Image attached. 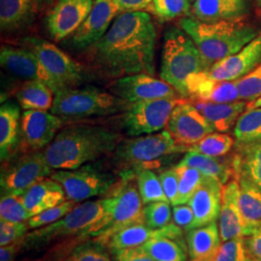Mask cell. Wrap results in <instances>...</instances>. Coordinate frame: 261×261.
Listing matches in <instances>:
<instances>
[{
  "label": "cell",
  "mask_w": 261,
  "mask_h": 261,
  "mask_svg": "<svg viewBox=\"0 0 261 261\" xmlns=\"http://www.w3.org/2000/svg\"><path fill=\"white\" fill-rule=\"evenodd\" d=\"M157 31L149 13L117 15L108 32L91 48L94 62L107 75H155Z\"/></svg>",
  "instance_id": "obj_1"
},
{
  "label": "cell",
  "mask_w": 261,
  "mask_h": 261,
  "mask_svg": "<svg viewBox=\"0 0 261 261\" xmlns=\"http://www.w3.org/2000/svg\"><path fill=\"white\" fill-rule=\"evenodd\" d=\"M121 140L111 128L79 123L64 126L43 152L54 170L75 169L112 155Z\"/></svg>",
  "instance_id": "obj_2"
},
{
  "label": "cell",
  "mask_w": 261,
  "mask_h": 261,
  "mask_svg": "<svg viewBox=\"0 0 261 261\" xmlns=\"http://www.w3.org/2000/svg\"><path fill=\"white\" fill-rule=\"evenodd\" d=\"M178 27L192 38L210 67L237 54L260 33L259 29L241 19L207 22L185 17L179 19Z\"/></svg>",
  "instance_id": "obj_3"
},
{
  "label": "cell",
  "mask_w": 261,
  "mask_h": 261,
  "mask_svg": "<svg viewBox=\"0 0 261 261\" xmlns=\"http://www.w3.org/2000/svg\"><path fill=\"white\" fill-rule=\"evenodd\" d=\"M168 130L122 140L112 152V164L122 180L136 178L143 169L157 168L159 162L171 154L185 152Z\"/></svg>",
  "instance_id": "obj_4"
},
{
  "label": "cell",
  "mask_w": 261,
  "mask_h": 261,
  "mask_svg": "<svg viewBox=\"0 0 261 261\" xmlns=\"http://www.w3.org/2000/svg\"><path fill=\"white\" fill-rule=\"evenodd\" d=\"M209 68L192 38L183 29L168 28L164 34L161 56L160 77L163 81L170 84L180 97L188 98L189 76Z\"/></svg>",
  "instance_id": "obj_5"
},
{
  "label": "cell",
  "mask_w": 261,
  "mask_h": 261,
  "mask_svg": "<svg viewBox=\"0 0 261 261\" xmlns=\"http://www.w3.org/2000/svg\"><path fill=\"white\" fill-rule=\"evenodd\" d=\"M114 203L115 196L112 192L103 198L86 200L77 204L70 213L56 223L25 234L21 246L30 249L43 247L48 243L69 236L89 235V231L95 224L112 213Z\"/></svg>",
  "instance_id": "obj_6"
},
{
  "label": "cell",
  "mask_w": 261,
  "mask_h": 261,
  "mask_svg": "<svg viewBox=\"0 0 261 261\" xmlns=\"http://www.w3.org/2000/svg\"><path fill=\"white\" fill-rule=\"evenodd\" d=\"M130 105L110 91L88 85L55 94L50 112L64 120H76L118 114L127 111Z\"/></svg>",
  "instance_id": "obj_7"
},
{
  "label": "cell",
  "mask_w": 261,
  "mask_h": 261,
  "mask_svg": "<svg viewBox=\"0 0 261 261\" xmlns=\"http://www.w3.org/2000/svg\"><path fill=\"white\" fill-rule=\"evenodd\" d=\"M49 177L64 188L67 199L76 203L95 196H103L117 186L121 178L102 163H88L75 169L55 170Z\"/></svg>",
  "instance_id": "obj_8"
},
{
  "label": "cell",
  "mask_w": 261,
  "mask_h": 261,
  "mask_svg": "<svg viewBox=\"0 0 261 261\" xmlns=\"http://www.w3.org/2000/svg\"><path fill=\"white\" fill-rule=\"evenodd\" d=\"M115 203L112 213L94 225L89 236H96L98 242H106L112 234L123 228L143 222V203L136 178L122 180L112 191Z\"/></svg>",
  "instance_id": "obj_9"
},
{
  "label": "cell",
  "mask_w": 261,
  "mask_h": 261,
  "mask_svg": "<svg viewBox=\"0 0 261 261\" xmlns=\"http://www.w3.org/2000/svg\"><path fill=\"white\" fill-rule=\"evenodd\" d=\"M25 47L32 50L50 76L55 94L69 88H75L87 80L88 75L83 66L67 56L55 44L38 37L24 38Z\"/></svg>",
  "instance_id": "obj_10"
},
{
  "label": "cell",
  "mask_w": 261,
  "mask_h": 261,
  "mask_svg": "<svg viewBox=\"0 0 261 261\" xmlns=\"http://www.w3.org/2000/svg\"><path fill=\"white\" fill-rule=\"evenodd\" d=\"M184 99L163 98L130 103L122 114V130L130 137H140L163 130L173 109Z\"/></svg>",
  "instance_id": "obj_11"
},
{
  "label": "cell",
  "mask_w": 261,
  "mask_h": 261,
  "mask_svg": "<svg viewBox=\"0 0 261 261\" xmlns=\"http://www.w3.org/2000/svg\"><path fill=\"white\" fill-rule=\"evenodd\" d=\"M9 160L1 171V196H22L29 188L55 171L47 165L43 151H28Z\"/></svg>",
  "instance_id": "obj_12"
},
{
  "label": "cell",
  "mask_w": 261,
  "mask_h": 261,
  "mask_svg": "<svg viewBox=\"0 0 261 261\" xmlns=\"http://www.w3.org/2000/svg\"><path fill=\"white\" fill-rule=\"evenodd\" d=\"M167 130L179 145L187 149L215 132L201 112L193 103L183 100L173 109L170 114ZM188 151V150H187Z\"/></svg>",
  "instance_id": "obj_13"
},
{
  "label": "cell",
  "mask_w": 261,
  "mask_h": 261,
  "mask_svg": "<svg viewBox=\"0 0 261 261\" xmlns=\"http://www.w3.org/2000/svg\"><path fill=\"white\" fill-rule=\"evenodd\" d=\"M109 91L133 103L163 98H177L176 90L162 79L146 74H136L116 79Z\"/></svg>",
  "instance_id": "obj_14"
},
{
  "label": "cell",
  "mask_w": 261,
  "mask_h": 261,
  "mask_svg": "<svg viewBox=\"0 0 261 261\" xmlns=\"http://www.w3.org/2000/svg\"><path fill=\"white\" fill-rule=\"evenodd\" d=\"M95 0H58L46 18L47 31L56 42L64 40L80 28L93 8Z\"/></svg>",
  "instance_id": "obj_15"
},
{
  "label": "cell",
  "mask_w": 261,
  "mask_h": 261,
  "mask_svg": "<svg viewBox=\"0 0 261 261\" xmlns=\"http://www.w3.org/2000/svg\"><path fill=\"white\" fill-rule=\"evenodd\" d=\"M65 120L47 111H24L21 114V138L28 151H41L56 138Z\"/></svg>",
  "instance_id": "obj_16"
},
{
  "label": "cell",
  "mask_w": 261,
  "mask_h": 261,
  "mask_svg": "<svg viewBox=\"0 0 261 261\" xmlns=\"http://www.w3.org/2000/svg\"><path fill=\"white\" fill-rule=\"evenodd\" d=\"M261 65V34L237 54L211 66L206 74L216 81L238 82Z\"/></svg>",
  "instance_id": "obj_17"
},
{
  "label": "cell",
  "mask_w": 261,
  "mask_h": 261,
  "mask_svg": "<svg viewBox=\"0 0 261 261\" xmlns=\"http://www.w3.org/2000/svg\"><path fill=\"white\" fill-rule=\"evenodd\" d=\"M118 14L113 0H95L88 17L72 34V46L76 49L93 47L108 32Z\"/></svg>",
  "instance_id": "obj_18"
},
{
  "label": "cell",
  "mask_w": 261,
  "mask_h": 261,
  "mask_svg": "<svg viewBox=\"0 0 261 261\" xmlns=\"http://www.w3.org/2000/svg\"><path fill=\"white\" fill-rule=\"evenodd\" d=\"M0 63L10 74L25 81H38L49 86L55 92L54 83L36 55L28 47L2 46Z\"/></svg>",
  "instance_id": "obj_19"
},
{
  "label": "cell",
  "mask_w": 261,
  "mask_h": 261,
  "mask_svg": "<svg viewBox=\"0 0 261 261\" xmlns=\"http://www.w3.org/2000/svg\"><path fill=\"white\" fill-rule=\"evenodd\" d=\"M182 228L175 224H169L161 228H151L144 223L132 224L112 234L103 243L110 252H115L128 248L140 247L154 238L168 237L173 239L182 238Z\"/></svg>",
  "instance_id": "obj_20"
},
{
  "label": "cell",
  "mask_w": 261,
  "mask_h": 261,
  "mask_svg": "<svg viewBox=\"0 0 261 261\" xmlns=\"http://www.w3.org/2000/svg\"><path fill=\"white\" fill-rule=\"evenodd\" d=\"M223 184L213 177L204 176L187 204L195 215V228L217 222L222 204Z\"/></svg>",
  "instance_id": "obj_21"
},
{
  "label": "cell",
  "mask_w": 261,
  "mask_h": 261,
  "mask_svg": "<svg viewBox=\"0 0 261 261\" xmlns=\"http://www.w3.org/2000/svg\"><path fill=\"white\" fill-rule=\"evenodd\" d=\"M189 97L213 103H232L240 100L236 82L216 81L206 71L189 76L187 81Z\"/></svg>",
  "instance_id": "obj_22"
},
{
  "label": "cell",
  "mask_w": 261,
  "mask_h": 261,
  "mask_svg": "<svg viewBox=\"0 0 261 261\" xmlns=\"http://www.w3.org/2000/svg\"><path fill=\"white\" fill-rule=\"evenodd\" d=\"M219 224L223 242L244 237L245 226L239 205V183L237 179L230 180L223 186Z\"/></svg>",
  "instance_id": "obj_23"
},
{
  "label": "cell",
  "mask_w": 261,
  "mask_h": 261,
  "mask_svg": "<svg viewBox=\"0 0 261 261\" xmlns=\"http://www.w3.org/2000/svg\"><path fill=\"white\" fill-rule=\"evenodd\" d=\"M20 196L30 217L59 205L67 200L64 188L51 177L39 181Z\"/></svg>",
  "instance_id": "obj_24"
},
{
  "label": "cell",
  "mask_w": 261,
  "mask_h": 261,
  "mask_svg": "<svg viewBox=\"0 0 261 261\" xmlns=\"http://www.w3.org/2000/svg\"><path fill=\"white\" fill-rule=\"evenodd\" d=\"M248 10L247 0H195L192 6L194 17L207 22L241 19Z\"/></svg>",
  "instance_id": "obj_25"
},
{
  "label": "cell",
  "mask_w": 261,
  "mask_h": 261,
  "mask_svg": "<svg viewBox=\"0 0 261 261\" xmlns=\"http://www.w3.org/2000/svg\"><path fill=\"white\" fill-rule=\"evenodd\" d=\"M20 106L15 102L2 103L0 108V156L8 161L16 152L21 136Z\"/></svg>",
  "instance_id": "obj_26"
},
{
  "label": "cell",
  "mask_w": 261,
  "mask_h": 261,
  "mask_svg": "<svg viewBox=\"0 0 261 261\" xmlns=\"http://www.w3.org/2000/svg\"><path fill=\"white\" fill-rule=\"evenodd\" d=\"M186 240L190 257L199 261H214L222 241L216 222L189 230Z\"/></svg>",
  "instance_id": "obj_27"
},
{
  "label": "cell",
  "mask_w": 261,
  "mask_h": 261,
  "mask_svg": "<svg viewBox=\"0 0 261 261\" xmlns=\"http://www.w3.org/2000/svg\"><path fill=\"white\" fill-rule=\"evenodd\" d=\"M239 205L245 226L244 237L253 233L261 226V190L250 179L238 174Z\"/></svg>",
  "instance_id": "obj_28"
},
{
  "label": "cell",
  "mask_w": 261,
  "mask_h": 261,
  "mask_svg": "<svg viewBox=\"0 0 261 261\" xmlns=\"http://www.w3.org/2000/svg\"><path fill=\"white\" fill-rule=\"evenodd\" d=\"M193 105L202 113L215 130L224 133L230 130L236 124L238 118L246 112L248 103L243 100L232 103H213L196 100Z\"/></svg>",
  "instance_id": "obj_29"
},
{
  "label": "cell",
  "mask_w": 261,
  "mask_h": 261,
  "mask_svg": "<svg viewBox=\"0 0 261 261\" xmlns=\"http://www.w3.org/2000/svg\"><path fill=\"white\" fill-rule=\"evenodd\" d=\"M37 9L32 0H0V27L14 31L29 25Z\"/></svg>",
  "instance_id": "obj_30"
},
{
  "label": "cell",
  "mask_w": 261,
  "mask_h": 261,
  "mask_svg": "<svg viewBox=\"0 0 261 261\" xmlns=\"http://www.w3.org/2000/svg\"><path fill=\"white\" fill-rule=\"evenodd\" d=\"M15 96L23 111H48L55 100V92L49 86L38 81H25Z\"/></svg>",
  "instance_id": "obj_31"
},
{
  "label": "cell",
  "mask_w": 261,
  "mask_h": 261,
  "mask_svg": "<svg viewBox=\"0 0 261 261\" xmlns=\"http://www.w3.org/2000/svg\"><path fill=\"white\" fill-rule=\"evenodd\" d=\"M180 165L196 168L204 176L219 180L223 185L226 184L234 172L233 167L220 157H210L196 152H187Z\"/></svg>",
  "instance_id": "obj_32"
},
{
  "label": "cell",
  "mask_w": 261,
  "mask_h": 261,
  "mask_svg": "<svg viewBox=\"0 0 261 261\" xmlns=\"http://www.w3.org/2000/svg\"><path fill=\"white\" fill-rule=\"evenodd\" d=\"M242 146L241 153L232 162L234 173L246 176L261 190V140Z\"/></svg>",
  "instance_id": "obj_33"
},
{
  "label": "cell",
  "mask_w": 261,
  "mask_h": 261,
  "mask_svg": "<svg viewBox=\"0 0 261 261\" xmlns=\"http://www.w3.org/2000/svg\"><path fill=\"white\" fill-rule=\"evenodd\" d=\"M140 247L156 261H187L186 247L181 239L154 238Z\"/></svg>",
  "instance_id": "obj_34"
},
{
  "label": "cell",
  "mask_w": 261,
  "mask_h": 261,
  "mask_svg": "<svg viewBox=\"0 0 261 261\" xmlns=\"http://www.w3.org/2000/svg\"><path fill=\"white\" fill-rule=\"evenodd\" d=\"M234 136L240 145L261 140V108L243 113L234 126Z\"/></svg>",
  "instance_id": "obj_35"
},
{
  "label": "cell",
  "mask_w": 261,
  "mask_h": 261,
  "mask_svg": "<svg viewBox=\"0 0 261 261\" xmlns=\"http://www.w3.org/2000/svg\"><path fill=\"white\" fill-rule=\"evenodd\" d=\"M233 144V139L228 135L213 132L196 144L191 145L187 152H196L210 157H221L228 153Z\"/></svg>",
  "instance_id": "obj_36"
},
{
  "label": "cell",
  "mask_w": 261,
  "mask_h": 261,
  "mask_svg": "<svg viewBox=\"0 0 261 261\" xmlns=\"http://www.w3.org/2000/svg\"><path fill=\"white\" fill-rule=\"evenodd\" d=\"M137 184L143 205L155 201H168L161 180L152 169H143L137 176Z\"/></svg>",
  "instance_id": "obj_37"
},
{
  "label": "cell",
  "mask_w": 261,
  "mask_h": 261,
  "mask_svg": "<svg viewBox=\"0 0 261 261\" xmlns=\"http://www.w3.org/2000/svg\"><path fill=\"white\" fill-rule=\"evenodd\" d=\"M147 11L162 21L185 18L192 11L191 0H152Z\"/></svg>",
  "instance_id": "obj_38"
},
{
  "label": "cell",
  "mask_w": 261,
  "mask_h": 261,
  "mask_svg": "<svg viewBox=\"0 0 261 261\" xmlns=\"http://www.w3.org/2000/svg\"><path fill=\"white\" fill-rule=\"evenodd\" d=\"M174 168L178 175L177 205L187 204L200 185L203 174L196 168L180 164Z\"/></svg>",
  "instance_id": "obj_39"
},
{
  "label": "cell",
  "mask_w": 261,
  "mask_h": 261,
  "mask_svg": "<svg viewBox=\"0 0 261 261\" xmlns=\"http://www.w3.org/2000/svg\"><path fill=\"white\" fill-rule=\"evenodd\" d=\"M110 251L96 239L75 247L64 261H112Z\"/></svg>",
  "instance_id": "obj_40"
},
{
  "label": "cell",
  "mask_w": 261,
  "mask_h": 261,
  "mask_svg": "<svg viewBox=\"0 0 261 261\" xmlns=\"http://www.w3.org/2000/svg\"><path fill=\"white\" fill-rule=\"evenodd\" d=\"M21 196L3 195L0 200V220L14 223L28 222L30 219Z\"/></svg>",
  "instance_id": "obj_41"
},
{
  "label": "cell",
  "mask_w": 261,
  "mask_h": 261,
  "mask_svg": "<svg viewBox=\"0 0 261 261\" xmlns=\"http://www.w3.org/2000/svg\"><path fill=\"white\" fill-rule=\"evenodd\" d=\"M167 201H155L143 207V222L151 228H161L170 224L172 211Z\"/></svg>",
  "instance_id": "obj_42"
},
{
  "label": "cell",
  "mask_w": 261,
  "mask_h": 261,
  "mask_svg": "<svg viewBox=\"0 0 261 261\" xmlns=\"http://www.w3.org/2000/svg\"><path fill=\"white\" fill-rule=\"evenodd\" d=\"M76 205L77 203L75 201L67 199L59 205L55 206L31 217L28 221V227L29 229H36L48 224H54L58 220L65 217L68 213H70Z\"/></svg>",
  "instance_id": "obj_43"
},
{
  "label": "cell",
  "mask_w": 261,
  "mask_h": 261,
  "mask_svg": "<svg viewBox=\"0 0 261 261\" xmlns=\"http://www.w3.org/2000/svg\"><path fill=\"white\" fill-rule=\"evenodd\" d=\"M252 256L247 250L245 238L230 239L221 245L214 261H251Z\"/></svg>",
  "instance_id": "obj_44"
},
{
  "label": "cell",
  "mask_w": 261,
  "mask_h": 261,
  "mask_svg": "<svg viewBox=\"0 0 261 261\" xmlns=\"http://www.w3.org/2000/svg\"><path fill=\"white\" fill-rule=\"evenodd\" d=\"M240 100L251 102L261 95V65L242 80L236 82Z\"/></svg>",
  "instance_id": "obj_45"
},
{
  "label": "cell",
  "mask_w": 261,
  "mask_h": 261,
  "mask_svg": "<svg viewBox=\"0 0 261 261\" xmlns=\"http://www.w3.org/2000/svg\"><path fill=\"white\" fill-rule=\"evenodd\" d=\"M28 229V222L14 223L0 220V246H8L21 240Z\"/></svg>",
  "instance_id": "obj_46"
},
{
  "label": "cell",
  "mask_w": 261,
  "mask_h": 261,
  "mask_svg": "<svg viewBox=\"0 0 261 261\" xmlns=\"http://www.w3.org/2000/svg\"><path fill=\"white\" fill-rule=\"evenodd\" d=\"M159 177L169 203L172 206L177 205L178 175L175 168L162 171Z\"/></svg>",
  "instance_id": "obj_47"
},
{
  "label": "cell",
  "mask_w": 261,
  "mask_h": 261,
  "mask_svg": "<svg viewBox=\"0 0 261 261\" xmlns=\"http://www.w3.org/2000/svg\"><path fill=\"white\" fill-rule=\"evenodd\" d=\"M172 219L174 224L184 230L189 231L195 228V215L189 204L173 206Z\"/></svg>",
  "instance_id": "obj_48"
},
{
  "label": "cell",
  "mask_w": 261,
  "mask_h": 261,
  "mask_svg": "<svg viewBox=\"0 0 261 261\" xmlns=\"http://www.w3.org/2000/svg\"><path fill=\"white\" fill-rule=\"evenodd\" d=\"M112 254L114 255V261H156L144 252L140 246L112 252Z\"/></svg>",
  "instance_id": "obj_49"
},
{
  "label": "cell",
  "mask_w": 261,
  "mask_h": 261,
  "mask_svg": "<svg viewBox=\"0 0 261 261\" xmlns=\"http://www.w3.org/2000/svg\"><path fill=\"white\" fill-rule=\"evenodd\" d=\"M119 13L140 12L149 8L152 0H113Z\"/></svg>",
  "instance_id": "obj_50"
},
{
  "label": "cell",
  "mask_w": 261,
  "mask_h": 261,
  "mask_svg": "<svg viewBox=\"0 0 261 261\" xmlns=\"http://www.w3.org/2000/svg\"><path fill=\"white\" fill-rule=\"evenodd\" d=\"M244 238L247 250L252 258L261 261V226L253 233Z\"/></svg>",
  "instance_id": "obj_51"
},
{
  "label": "cell",
  "mask_w": 261,
  "mask_h": 261,
  "mask_svg": "<svg viewBox=\"0 0 261 261\" xmlns=\"http://www.w3.org/2000/svg\"><path fill=\"white\" fill-rule=\"evenodd\" d=\"M22 239L18 242L11 244L8 246L1 247L0 249V261H14L17 252L21 247Z\"/></svg>",
  "instance_id": "obj_52"
},
{
  "label": "cell",
  "mask_w": 261,
  "mask_h": 261,
  "mask_svg": "<svg viewBox=\"0 0 261 261\" xmlns=\"http://www.w3.org/2000/svg\"><path fill=\"white\" fill-rule=\"evenodd\" d=\"M32 1L38 10L44 9L53 3V0H32Z\"/></svg>",
  "instance_id": "obj_53"
},
{
  "label": "cell",
  "mask_w": 261,
  "mask_h": 261,
  "mask_svg": "<svg viewBox=\"0 0 261 261\" xmlns=\"http://www.w3.org/2000/svg\"><path fill=\"white\" fill-rule=\"evenodd\" d=\"M257 108H261V95L258 98H256L255 100L248 103L247 108H246V111H251V110L257 109Z\"/></svg>",
  "instance_id": "obj_54"
},
{
  "label": "cell",
  "mask_w": 261,
  "mask_h": 261,
  "mask_svg": "<svg viewBox=\"0 0 261 261\" xmlns=\"http://www.w3.org/2000/svg\"><path fill=\"white\" fill-rule=\"evenodd\" d=\"M256 2H257V6H258V8H259L261 11V0H256Z\"/></svg>",
  "instance_id": "obj_55"
},
{
  "label": "cell",
  "mask_w": 261,
  "mask_h": 261,
  "mask_svg": "<svg viewBox=\"0 0 261 261\" xmlns=\"http://www.w3.org/2000/svg\"><path fill=\"white\" fill-rule=\"evenodd\" d=\"M251 261H258V260H255V259H253V258H252V259H251Z\"/></svg>",
  "instance_id": "obj_56"
},
{
  "label": "cell",
  "mask_w": 261,
  "mask_h": 261,
  "mask_svg": "<svg viewBox=\"0 0 261 261\" xmlns=\"http://www.w3.org/2000/svg\"><path fill=\"white\" fill-rule=\"evenodd\" d=\"M191 1H195V0H191Z\"/></svg>",
  "instance_id": "obj_57"
},
{
  "label": "cell",
  "mask_w": 261,
  "mask_h": 261,
  "mask_svg": "<svg viewBox=\"0 0 261 261\" xmlns=\"http://www.w3.org/2000/svg\"><path fill=\"white\" fill-rule=\"evenodd\" d=\"M193 261H199V260H193Z\"/></svg>",
  "instance_id": "obj_58"
}]
</instances>
